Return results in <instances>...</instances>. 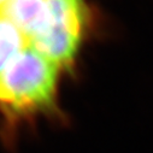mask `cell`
<instances>
[{
    "label": "cell",
    "instance_id": "obj_1",
    "mask_svg": "<svg viewBox=\"0 0 153 153\" xmlns=\"http://www.w3.org/2000/svg\"><path fill=\"white\" fill-rule=\"evenodd\" d=\"M59 68L27 46L0 72V112L10 124L57 111Z\"/></svg>",
    "mask_w": 153,
    "mask_h": 153
},
{
    "label": "cell",
    "instance_id": "obj_2",
    "mask_svg": "<svg viewBox=\"0 0 153 153\" xmlns=\"http://www.w3.org/2000/svg\"><path fill=\"white\" fill-rule=\"evenodd\" d=\"M86 21L85 0H50L45 25L28 45L59 69L69 68L80 48Z\"/></svg>",
    "mask_w": 153,
    "mask_h": 153
},
{
    "label": "cell",
    "instance_id": "obj_3",
    "mask_svg": "<svg viewBox=\"0 0 153 153\" xmlns=\"http://www.w3.org/2000/svg\"><path fill=\"white\" fill-rule=\"evenodd\" d=\"M48 7L50 0H9L0 15L9 19L29 42L45 25Z\"/></svg>",
    "mask_w": 153,
    "mask_h": 153
},
{
    "label": "cell",
    "instance_id": "obj_4",
    "mask_svg": "<svg viewBox=\"0 0 153 153\" xmlns=\"http://www.w3.org/2000/svg\"><path fill=\"white\" fill-rule=\"evenodd\" d=\"M27 46V37L9 19L0 15V72L21 50Z\"/></svg>",
    "mask_w": 153,
    "mask_h": 153
},
{
    "label": "cell",
    "instance_id": "obj_5",
    "mask_svg": "<svg viewBox=\"0 0 153 153\" xmlns=\"http://www.w3.org/2000/svg\"><path fill=\"white\" fill-rule=\"evenodd\" d=\"M7 1H9V0H0V10H1V7H3Z\"/></svg>",
    "mask_w": 153,
    "mask_h": 153
}]
</instances>
